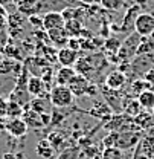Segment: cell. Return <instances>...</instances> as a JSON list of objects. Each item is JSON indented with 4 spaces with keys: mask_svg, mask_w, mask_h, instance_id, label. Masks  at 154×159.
I'll list each match as a JSON object with an SVG mask.
<instances>
[{
    "mask_svg": "<svg viewBox=\"0 0 154 159\" xmlns=\"http://www.w3.org/2000/svg\"><path fill=\"white\" fill-rule=\"evenodd\" d=\"M49 99L55 109H66V107H70L73 104L75 97L67 86H57L55 84L49 92Z\"/></svg>",
    "mask_w": 154,
    "mask_h": 159,
    "instance_id": "6da1fadb",
    "label": "cell"
},
{
    "mask_svg": "<svg viewBox=\"0 0 154 159\" xmlns=\"http://www.w3.org/2000/svg\"><path fill=\"white\" fill-rule=\"evenodd\" d=\"M142 37L139 35V34H130L125 41L121 44V48H119V51H117V58L119 61H127L128 63V60L133 58L136 55V52H137V48H139V44L142 43Z\"/></svg>",
    "mask_w": 154,
    "mask_h": 159,
    "instance_id": "7a4b0ae2",
    "label": "cell"
},
{
    "mask_svg": "<svg viewBox=\"0 0 154 159\" xmlns=\"http://www.w3.org/2000/svg\"><path fill=\"white\" fill-rule=\"evenodd\" d=\"M134 32L142 39H148L154 34V16L150 12H140L136 19Z\"/></svg>",
    "mask_w": 154,
    "mask_h": 159,
    "instance_id": "3957f363",
    "label": "cell"
},
{
    "mask_svg": "<svg viewBox=\"0 0 154 159\" xmlns=\"http://www.w3.org/2000/svg\"><path fill=\"white\" fill-rule=\"evenodd\" d=\"M142 139L140 130H128V132H117L115 147L121 150H130L133 147H137V144Z\"/></svg>",
    "mask_w": 154,
    "mask_h": 159,
    "instance_id": "277c9868",
    "label": "cell"
},
{
    "mask_svg": "<svg viewBox=\"0 0 154 159\" xmlns=\"http://www.w3.org/2000/svg\"><path fill=\"white\" fill-rule=\"evenodd\" d=\"M64 25H66V20L63 19L61 12H58V11H47L43 16V29L46 32L63 29Z\"/></svg>",
    "mask_w": 154,
    "mask_h": 159,
    "instance_id": "5b68a950",
    "label": "cell"
},
{
    "mask_svg": "<svg viewBox=\"0 0 154 159\" xmlns=\"http://www.w3.org/2000/svg\"><path fill=\"white\" fill-rule=\"evenodd\" d=\"M99 93L104 97V101L110 106V109L113 112H122V101L124 99L119 98L121 97V92L117 90H112L105 86H99Z\"/></svg>",
    "mask_w": 154,
    "mask_h": 159,
    "instance_id": "8992f818",
    "label": "cell"
},
{
    "mask_svg": "<svg viewBox=\"0 0 154 159\" xmlns=\"http://www.w3.org/2000/svg\"><path fill=\"white\" fill-rule=\"evenodd\" d=\"M105 87L112 89V90H117L121 92L125 86H127V75L121 70H113V72H108L107 77H105Z\"/></svg>",
    "mask_w": 154,
    "mask_h": 159,
    "instance_id": "52a82bcc",
    "label": "cell"
},
{
    "mask_svg": "<svg viewBox=\"0 0 154 159\" xmlns=\"http://www.w3.org/2000/svg\"><path fill=\"white\" fill-rule=\"evenodd\" d=\"M90 86V80H87L86 77L77 74L75 78L70 81V84L67 86L70 89V92L73 93L75 98H81V97H86L87 95V89Z\"/></svg>",
    "mask_w": 154,
    "mask_h": 159,
    "instance_id": "ba28073f",
    "label": "cell"
},
{
    "mask_svg": "<svg viewBox=\"0 0 154 159\" xmlns=\"http://www.w3.org/2000/svg\"><path fill=\"white\" fill-rule=\"evenodd\" d=\"M5 132H8L12 138H23L28 133V125L21 118L8 119L5 125Z\"/></svg>",
    "mask_w": 154,
    "mask_h": 159,
    "instance_id": "9c48e42d",
    "label": "cell"
},
{
    "mask_svg": "<svg viewBox=\"0 0 154 159\" xmlns=\"http://www.w3.org/2000/svg\"><path fill=\"white\" fill-rule=\"evenodd\" d=\"M79 55H78L77 51L70 49V48H61L58 49V55H57V61L64 66V67H73L75 63L78 61Z\"/></svg>",
    "mask_w": 154,
    "mask_h": 159,
    "instance_id": "30bf717a",
    "label": "cell"
},
{
    "mask_svg": "<svg viewBox=\"0 0 154 159\" xmlns=\"http://www.w3.org/2000/svg\"><path fill=\"white\" fill-rule=\"evenodd\" d=\"M142 12V9L139 8V6H130L128 9H127V12L124 14V17H122V26H121V29L124 31V32H130L131 29H134V23H136V19H137V16Z\"/></svg>",
    "mask_w": 154,
    "mask_h": 159,
    "instance_id": "8fae6325",
    "label": "cell"
},
{
    "mask_svg": "<svg viewBox=\"0 0 154 159\" xmlns=\"http://www.w3.org/2000/svg\"><path fill=\"white\" fill-rule=\"evenodd\" d=\"M44 89H46V84L43 83V80L40 77H29L28 80V84H26V90L31 97H35V98H43L46 93H44Z\"/></svg>",
    "mask_w": 154,
    "mask_h": 159,
    "instance_id": "7c38bea8",
    "label": "cell"
},
{
    "mask_svg": "<svg viewBox=\"0 0 154 159\" xmlns=\"http://www.w3.org/2000/svg\"><path fill=\"white\" fill-rule=\"evenodd\" d=\"M75 75H77L75 67H64V66H61L57 70V74H55V83H57V86H69L70 81L75 78Z\"/></svg>",
    "mask_w": 154,
    "mask_h": 159,
    "instance_id": "4fadbf2b",
    "label": "cell"
},
{
    "mask_svg": "<svg viewBox=\"0 0 154 159\" xmlns=\"http://www.w3.org/2000/svg\"><path fill=\"white\" fill-rule=\"evenodd\" d=\"M35 153L41 159H54L55 158V148L49 142V139H40L35 145Z\"/></svg>",
    "mask_w": 154,
    "mask_h": 159,
    "instance_id": "5bb4252c",
    "label": "cell"
},
{
    "mask_svg": "<svg viewBox=\"0 0 154 159\" xmlns=\"http://www.w3.org/2000/svg\"><path fill=\"white\" fill-rule=\"evenodd\" d=\"M122 110H124V113L128 115L130 118H134L143 109L140 107L137 98H134V97H127V98L122 101Z\"/></svg>",
    "mask_w": 154,
    "mask_h": 159,
    "instance_id": "9a60e30c",
    "label": "cell"
},
{
    "mask_svg": "<svg viewBox=\"0 0 154 159\" xmlns=\"http://www.w3.org/2000/svg\"><path fill=\"white\" fill-rule=\"evenodd\" d=\"M21 119L26 122L28 129H41L43 127V122H41V115L31 110L28 106H26V110L23 112L21 115Z\"/></svg>",
    "mask_w": 154,
    "mask_h": 159,
    "instance_id": "2e32d148",
    "label": "cell"
},
{
    "mask_svg": "<svg viewBox=\"0 0 154 159\" xmlns=\"http://www.w3.org/2000/svg\"><path fill=\"white\" fill-rule=\"evenodd\" d=\"M61 16L66 21H69V20H81L82 21L84 16H86V9L78 8V6H67L61 11Z\"/></svg>",
    "mask_w": 154,
    "mask_h": 159,
    "instance_id": "e0dca14e",
    "label": "cell"
},
{
    "mask_svg": "<svg viewBox=\"0 0 154 159\" xmlns=\"http://www.w3.org/2000/svg\"><path fill=\"white\" fill-rule=\"evenodd\" d=\"M137 101L140 104V107L147 112L153 110L154 107V90L153 89H148V90H143L142 93L137 95Z\"/></svg>",
    "mask_w": 154,
    "mask_h": 159,
    "instance_id": "ac0fdd59",
    "label": "cell"
},
{
    "mask_svg": "<svg viewBox=\"0 0 154 159\" xmlns=\"http://www.w3.org/2000/svg\"><path fill=\"white\" fill-rule=\"evenodd\" d=\"M153 115H150V112H147V110H142L137 116L133 118V122H134L136 125H137V129L140 130V129H150L151 125H153Z\"/></svg>",
    "mask_w": 154,
    "mask_h": 159,
    "instance_id": "d6986e66",
    "label": "cell"
},
{
    "mask_svg": "<svg viewBox=\"0 0 154 159\" xmlns=\"http://www.w3.org/2000/svg\"><path fill=\"white\" fill-rule=\"evenodd\" d=\"M82 29H84V26H82L81 20H69L64 25V31H66L67 37H70V39L72 37H79Z\"/></svg>",
    "mask_w": 154,
    "mask_h": 159,
    "instance_id": "ffe728a7",
    "label": "cell"
},
{
    "mask_svg": "<svg viewBox=\"0 0 154 159\" xmlns=\"http://www.w3.org/2000/svg\"><path fill=\"white\" fill-rule=\"evenodd\" d=\"M23 112H24V107L20 106L19 102H15V101H8V104H6V118L8 119L21 118Z\"/></svg>",
    "mask_w": 154,
    "mask_h": 159,
    "instance_id": "44dd1931",
    "label": "cell"
},
{
    "mask_svg": "<svg viewBox=\"0 0 154 159\" xmlns=\"http://www.w3.org/2000/svg\"><path fill=\"white\" fill-rule=\"evenodd\" d=\"M14 87H15V78L8 77V75H0V97L6 93L9 95Z\"/></svg>",
    "mask_w": 154,
    "mask_h": 159,
    "instance_id": "7402d4cb",
    "label": "cell"
},
{
    "mask_svg": "<svg viewBox=\"0 0 154 159\" xmlns=\"http://www.w3.org/2000/svg\"><path fill=\"white\" fill-rule=\"evenodd\" d=\"M101 6L105 11L116 12V11H121L122 8L127 6V0H101Z\"/></svg>",
    "mask_w": 154,
    "mask_h": 159,
    "instance_id": "603a6c76",
    "label": "cell"
},
{
    "mask_svg": "<svg viewBox=\"0 0 154 159\" xmlns=\"http://www.w3.org/2000/svg\"><path fill=\"white\" fill-rule=\"evenodd\" d=\"M102 159H127L124 150L117 148V147H105L101 153Z\"/></svg>",
    "mask_w": 154,
    "mask_h": 159,
    "instance_id": "cb8c5ba5",
    "label": "cell"
},
{
    "mask_svg": "<svg viewBox=\"0 0 154 159\" xmlns=\"http://www.w3.org/2000/svg\"><path fill=\"white\" fill-rule=\"evenodd\" d=\"M79 155H81V147L75 145V147H67L61 150L57 155V159H79Z\"/></svg>",
    "mask_w": 154,
    "mask_h": 159,
    "instance_id": "d4e9b609",
    "label": "cell"
},
{
    "mask_svg": "<svg viewBox=\"0 0 154 159\" xmlns=\"http://www.w3.org/2000/svg\"><path fill=\"white\" fill-rule=\"evenodd\" d=\"M153 86L148 83V81H145L143 78H139V80H134L133 83H131V92L134 93L136 97L139 95V93H142L143 90H148V89H151Z\"/></svg>",
    "mask_w": 154,
    "mask_h": 159,
    "instance_id": "484cf974",
    "label": "cell"
},
{
    "mask_svg": "<svg viewBox=\"0 0 154 159\" xmlns=\"http://www.w3.org/2000/svg\"><path fill=\"white\" fill-rule=\"evenodd\" d=\"M28 107L31 109V110H34V112H37V113H46L47 112V109H46V102H44V98H34L29 101V104H28Z\"/></svg>",
    "mask_w": 154,
    "mask_h": 159,
    "instance_id": "4316f807",
    "label": "cell"
},
{
    "mask_svg": "<svg viewBox=\"0 0 154 159\" xmlns=\"http://www.w3.org/2000/svg\"><path fill=\"white\" fill-rule=\"evenodd\" d=\"M121 44H122V43L116 39V37H110V39H107L104 41V49L110 51V55H113V54H117Z\"/></svg>",
    "mask_w": 154,
    "mask_h": 159,
    "instance_id": "83f0119b",
    "label": "cell"
},
{
    "mask_svg": "<svg viewBox=\"0 0 154 159\" xmlns=\"http://www.w3.org/2000/svg\"><path fill=\"white\" fill-rule=\"evenodd\" d=\"M47 139H49V142L54 145V148H59V145H63V144H64V139H63V136H61L59 133H57V132L51 133Z\"/></svg>",
    "mask_w": 154,
    "mask_h": 159,
    "instance_id": "f1b7e54d",
    "label": "cell"
},
{
    "mask_svg": "<svg viewBox=\"0 0 154 159\" xmlns=\"http://www.w3.org/2000/svg\"><path fill=\"white\" fill-rule=\"evenodd\" d=\"M116 138H117V132H110L105 138L102 139V144H104V148L105 147H115L116 144Z\"/></svg>",
    "mask_w": 154,
    "mask_h": 159,
    "instance_id": "f546056e",
    "label": "cell"
},
{
    "mask_svg": "<svg viewBox=\"0 0 154 159\" xmlns=\"http://www.w3.org/2000/svg\"><path fill=\"white\" fill-rule=\"evenodd\" d=\"M29 21L32 23V26H37V28H43V17H35V14L34 16H29Z\"/></svg>",
    "mask_w": 154,
    "mask_h": 159,
    "instance_id": "4dcf8cb0",
    "label": "cell"
},
{
    "mask_svg": "<svg viewBox=\"0 0 154 159\" xmlns=\"http://www.w3.org/2000/svg\"><path fill=\"white\" fill-rule=\"evenodd\" d=\"M6 104L8 101L5 99V97H0V119L6 118Z\"/></svg>",
    "mask_w": 154,
    "mask_h": 159,
    "instance_id": "1f68e13d",
    "label": "cell"
},
{
    "mask_svg": "<svg viewBox=\"0 0 154 159\" xmlns=\"http://www.w3.org/2000/svg\"><path fill=\"white\" fill-rule=\"evenodd\" d=\"M98 93H99V87H98L96 84H90L89 89H87V95L89 97H96Z\"/></svg>",
    "mask_w": 154,
    "mask_h": 159,
    "instance_id": "d6a6232c",
    "label": "cell"
},
{
    "mask_svg": "<svg viewBox=\"0 0 154 159\" xmlns=\"http://www.w3.org/2000/svg\"><path fill=\"white\" fill-rule=\"evenodd\" d=\"M143 80H145V81H148L151 86H154V69H150V70L143 75Z\"/></svg>",
    "mask_w": 154,
    "mask_h": 159,
    "instance_id": "836d02e7",
    "label": "cell"
},
{
    "mask_svg": "<svg viewBox=\"0 0 154 159\" xmlns=\"http://www.w3.org/2000/svg\"><path fill=\"white\" fill-rule=\"evenodd\" d=\"M82 5H87V6H98L101 5V0H81Z\"/></svg>",
    "mask_w": 154,
    "mask_h": 159,
    "instance_id": "e575fe53",
    "label": "cell"
},
{
    "mask_svg": "<svg viewBox=\"0 0 154 159\" xmlns=\"http://www.w3.org/2000/svg\"><path fill=\"white\" fill-rule=\"evenodd\" d=\"M148 2H150V0H133V3H134L136 6H139L140 9H143V8H147V5H148Z\"/></svg>",
    "mask_w": 154,
    "mask_h": 159,
    "instance_id": "d590c367",
    "label": "cell"
},
{
    "mask_svg": "<svg viewBox=\"0 0 154 159\" xmlns=\"http://www.w3.org/2000/svg\"><path fill=\"white\" fill-rule=\"evenodd\" d=\"M5 25H6V16L3 14V11H0V32L5 29Z\"/></svg>",
    "mask_w": 154,
    "mask_h": 159,
    "instance_id": "8d00e7d4",
    "label": "cell"
},
{
    "mask_svg": "<svg viewBox=\"0 0 154 159\" xmlns=\"http://www.w3.org/2000/svg\"><path fill=\"white\" fill-rule=\"evenodd\" d=\"M3 159H15V155H14V153H5V155H3Z\"/></svg>",
    "mask_w": 154,
    "mask_h": 159,
    "instance_id": "74e56055",
    "label": "cell"
},
{
    "mask_svg": "<svg viewBox=\"0 0 154 159\" xmlns=\"http://www.w3.org/2000/svg\"><path fill=\"white\" fill-rule=\"evenodd\" d=\"M15 159H26V158H24L23 153H17V155H15Z\"/></svg>",
    "mask_w": 154,
    "mask_h": 159,
    "instance_id": "f35d334b",
    "label": "cell"
},
{
    "mask_svg": "<svg viewBox=\"0 0 154 159\" xmlns=\"http://www.w3.org/2000/svg\"><path fill=\"white\" fill-rule=\"evenodd\" d=\"M3 58H5V55H3V52H0V61H2Z\"/></svg>",
    "mask_w": 154,
    "mask_h": 159,
    "instance_id": "ab89813d",
    "label": "cell"
},
{
    "mask_svg": "<svg viewBox=\"0 0 154 159\" xmlns=\"http://www.w3.org/2000/svg\"><path fill=\"white\" fill-rule=\"evenodd\" d=\"M11 2H15V3H19V2H21V0H11Z\"/></svg>",
    "mask_w": 154,
    "mask_h": 159,
    "instance_id": "60d3db41",
    "label": "cell"
},
{
    "mask_svg": "<svg viewBox=\"0 0 154 159\" xmlns=\"http://www.w3.org/2000/svg\"><path fill=\"white\" fill-rule=\"evenodd\" d=\"M151 115H153V116H154V107H153V110H151Z\"/></svg>",
    "mask_w": 154,
    "mask_h": 159,
    "instance_id": "b9f144b4",
    "label": "cell"
},
{
    "mask_svg": "<svg viewBox=\"0 0 154 159\" xmlns=\"http://www.w3.org/2000/svg\"><path fill=\"white\" fill-rule=\"evenodd\" d=\"M72 2H75V3H78V2H81V0H72Z\"/></svg>",
    "mask_w": 154,
    "mask_h": 159,
    "instance_id": "7bdbcfd3",
    "label": "cell"
},
{
    "mask_svg": "<svg viewBox=\"0 0 154 159\" xmlns=\"http://www.w3.org/2000/svg\"><path fill=\"white\" fill-rule=\"evenodd\" d=\"M153 16H154V11H153Z\"/></svg>",
    "mask_w": 154,
    "mask_h": 159,
    "instance_id": "ee69618b",
    "label": "cell"
}]
</instances>
